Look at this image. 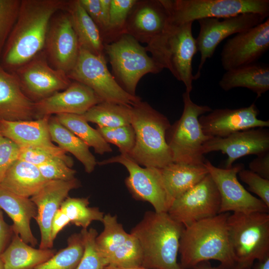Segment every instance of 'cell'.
<instances>
[{
    "label": "cell",
    "instance_id": "obj_1",
    "mask_svg": "<svg viewBox=\"0 0 269 269\" xmlns=\"http://www.w3.org/2000/svg\"><path fill=\"white\" fill-rule=\"evenodd\" d=\"M68 0H21L18 15L3 50L0 64L13 72L43 49L50 22Z\"/></svg>",
    "mask_w": 269,
    "mask_h": 269
},
{
    "label": "cell",
    "instance_id": "obj_2",
    "mask_svg": "<svg viewBox=\"0 0 269 269\" xmlns=\"http://www.w3.org/2000/svg\"><path fill=\"white\" fill-rule=\"evenodd\" d=\"M229 215L220 213L184 228L179 248V264L183 269L210 260L218 261L225 269L236 263L228 238Z\"/></svg>",
    "mask_w": 269,
    "mask_h": 269
},
{
    "label": "cell",
    "instance_id": "obj_3",
    "mask_svg": "<svg viewBox=\"0 0 269 269\" xmlns=\"http://www.w3.org/2000/svg\"><path fill=\"white\" fill-rule=\"evenodd\" d=\"M184 226L167 213L148 211L131 231L142 253L141 266L149 269H183L177 262Z\"/></svg>",
    "mask_w": 269,
    "mask_h": 269
},
{
    "label": "cell",
    "instance_id": "obj_4",
    "mask_svg": "<svg viewBox=\"0 0 269 269\" xmlns=\"http://www.w3.org/2000/svg\"><path fill=\"white\" fill-rule=\"evenodd\" d=\"M131 125L135 140L128 154L139 165L163 168L173 162L166 140V133L170 124L167 118L146 102L132 106Z\"/></svg>",
    "mask_w": 269,
    "mask_h": 269
},
{
    "label": "cell",
    "instance_id": "obj_5",
    "mask_svg": "<svg viewBox=\"0 0 269 269\" xmlns=\"http://www.w3.org/2000/svg\"><path fill=\"white\" fill-rule=\"evenodd\" d=\"M182 100V115L167 130L166 142L173 162L202 165L205 161L203 146L210 137L204 134L199 118L212 110L208 106L194 103L186 92L183 93Z\"/></svg>",
    "mask_w": 269,
    "mask_h": 269
},
{
    "label": "cell",
    "instance_id": "obj_6",
    "mask_svg": "<svg viewBox=\"0 0 269 269\" xmlns=\"http://www.w3.org/2000/svg\"><path fill=\"white\" fill-rule=\"evenodd\" d=\"M193 22L172 23L166 32L149 49L151 57L163 69H168L182 82L190 93L193 89L192 60L197 52L192 33Z\"/></svg>",
    "mask_w": 269,
    "mask_h": 269
},
{
    "label": "cell",
    "instance_id": "obj_7",
    "mask_svg": "<svg viewBox=\"0 0 269 269\" xmlns=\"http://www.w3.org/2000/svg\"><path fill=\"white\" fill-rule=\"evenodd\" d=\"M227 225L236 264L252 268L255 261L269 255V213H233Z\"/></svg>",
    "mask_w": 269,
    "mask_h": 269
},
{
    "label": "cell",
    "instance_id": "obj_8",
    "mask_svg": "<svg viewBox=\"0 0 269 269\" xmlns=\"http://www.w3.org/2000/svg\"><path fill=\"white\" fill-rule=\"evenodd\" d=\"M113 76L129 94L136 96L135 90L140 79L148 73L157 74L163 69L142 46L131 35L123 33L114 41L104 44Z\"/></svg>",
    "mask_w": 269,
    "mask_h": 269
},
{
    "label": "cell",
    "instance_id": "obj_9",
    "mask_svg": "<svg viewBox=\"0 0 269 269\" xmlns=\"http://www.w3.org/2000/svg\"><path fill=\"white\" fill-rule=\"evenodd\" d=\"M171 22L179 24L205 18H225L254 13L267 18L269 0H161Z\"/></svg>",
    "mask_w": 269,
    "mask_h": 269
},
{
    "label": "cell",
    "instance_id": "obj_10",
    "mask_svg": "<svg viewBox=\"0 0 269 269\" xmlns=\"http://www.w3.org/2000/svg\"><path fill=\"white\" fill-rule=\"evenodd\" d=\"M67 75L71 81L89 87L103 102L133 106L141 101L119 85L109 70L105 55H96L80 48L77 62Z\"/></svg>",
    "mask_w": 269,
    "mask_h": 269
},
{
    "label": "cell",
    "instance_id": "obj_11",
    "mask_svg": "<svg viewBox=\"0 0 269 269\" xmlns=\"http://www.w3.org/2000/svg\"><path fill=\"white\" fill-rule=\"evenodd\" d=\"M113 163L122 164L129 172L125 184L134 199L148 202L157 213H167L173 201L164 187L160 169L142 167L128 154H122L97 164L103 165Z\"/></svg>",
    "mask_w": 269,
    "mask_h": 269
},
{
    "label": "cell",
    "instance_id": "obj_12",
    "mask_svg": "<svg viewBox=\"0 0 269 269\" xmlns=\"http://www.w3.org/2000/svg\"><path fill=\"white\" fill-rule=\"evenodd\" d=\"M104 230L98 235L96 243L107 265L120 267L141 266L142 253L137 240L127 233L116 215H104Z\"/></svg>",
    "mask_w": 269,
    "mask_h": 269
},
{
    "label": "cell",
    "instance_id": "obj_13",
    "mask_svg": "<svg viewBox=\"0 0 269 269\" xmlns=\"http://www.w3.org/2000/svg\"><path fill=\"white\" fill-rule=\"evenodd\" d=\"M220 196L208 173L190 189L174 200L167 213L175 221L187 227L219 214Z\"/></svg>",
    "mask_w": 269,
    "mask_h": 269
},
{
    "label": "cell",
    "instance_id": "obj_14",
    "mask_svg": "<svg viewBox=\"0 0 269 269\" xmlns=\"http://www.w3.org/2000/svg\"><path fill=\"white\" fill-rule=\"evenodd\" d=\"M204 165L220 194L219 214L230 211L244 213H269V207L260 199L252 195L239 181L237 175L244 168L243 164H236L230 168H222L205 160Z\"/></svg>",
    "mask_w": 269,
    "mask_h": 269
},
{
    "label": "cell",
    "instance_id": "obj_15",
    "mask_svg": "<svg viewBox=\"0 0 269 269\" xmlns=\"http://www.w3.org/2000/svg\"><path fill=\"white\" fill-rule=\"evenodd\" d=\"M267 17L257 13H247L223 18H205L198 20L199 32L195 39L200 60L195 80L200 77L206 60L211 58L218 45L234 34L244 32L265 21Z\"/></svg>",
    "mask_w": 269,
    "mask_h": 269
},
{
    "label": "cell",
    "instance_id": "obj_16",
    "mask_svg": "<svg viewBox=\"0 0 269 269\" xmlns=\"http://www.w3.org/2000/svg\"><path fill=\"white\" fill-rule=\"evenodd\" d=\"M13 72L24 93L34 102L65 90L72 82L66 72L50 65L43 51Z\"/></svg>",
    "mask_w": 269,
    "mask_h": 269
},
{
    "label": "cell",
    "instance_id": "obj_17",
    "mask_svg": "<svg viewBox=\"0 0 269 269\" xmlns=\"http://www.w3.org/2000/svg\"><path fill=\"white\" fill-rule=\"evenodd\" d=\"M172 24L170 13L161 0H137L128 18L124 33L152 47Z\"/></svg>",
    "mask_w": 269,
    "mask_h": 269
},
{
    "label": "cell",
    "instance_id": "obj_18",
    "mask_svg": "<svg viewBox=\"0 0 269 269\" xmlns=\"http://www.w3.org/2000/svg\"><path fill=\"white\" fill-rule=\"evenodd\" d=\"M43 49L48 62L55 69L67 74L74 67L80 47L66 11L51 18Z\"/></svg>",
    "mask_w": 269,
    "mask_h": 269
},
{
    "label": "cell",
    "instance_id": "obj_19",
    "mask_svg": "<svg viewBox=\"0 0 269 269\" xmlns=\"http://www.w3.org/2000/svg\"><path fill=\"white\" fill-rule=\"evenodd\" d=\"M269 48V18L228 39L221 53L223 68L228 71L257 63Z\"/></svg>",
    "mask_w": 269,
    "mask_h": 269
},
{
    "label": "cell",
    "instance_id": "obj_20",
    "mask_svg": "<svg viewBox=\"0 0 269 269\" xmlns=\"http://www.w3.org/2000/svg\"><path fill=\"white\" fill-rule=\"evenodd\" d=\"M255 103L237 109H216L201 116L199 121L204 134L210 137H224L248 129L269 127V121L259 119Z\"/></svg>",
    "mask_w": 269,
    "mask_h": 269
},
{
    "label": "cell",
    "instance_id": "obj_21",
    "mask_svg": "<svg viewBox=\"0 0 269 269\" xmlns=\"http://www.w3.org/2000/svg\"><path fill=\"white\" fill-rule=\"evenodd\" d=\"M219 151L227 155L225 168H230L243 156L269 152V131L265 128L248 129L224 137H210L204 144V154Z\"/></svg>",
    "mask_w": 269,
    "mask_h": 269
},
{
    "label": "cell",
    "instance_id": "obj_22",
    "mask_svg": "<svg viewBox=\"0 0 269 269\" xmlns=\"http://www.w3.org/2000/svg\"><path fill=\"white\" fill-rule=\"evenodd\" d=\"M76 178L70 180H51L30 198L37 208L35 219L40 232L39 248L52 249L54 242L51 239L52 219L62 203L68 197L69 193L80 186Z\"/></svg>",
    "mask_w": 269,
    "mask_h": 269
},
{
    "label": "cell",
    "instance_id": "obj_23",
    "mask_svg": "<svg viewBox=\"0 0 269 269\" xmlns=\"http://www.w3.org/2000/svg\"><path fill=\"white\" fill-rule=\"evenodd\" d=\"M102 100L89 87L72 81L65 90L34 102L36 119L52 115H83Z\"/></svg>",
    "mask_w": 269,
    "mask_h": 269
},
{
    "label": "cell",
    "instance_id": "obj_24",
    "mask_svg": "<svg viewBox=\"0 0 269 269\" xmlns=\"http://www.w3.org/2000/svg\"><path fill=\"white\" fill-rule=\"evenodd\" d=\"M35 119L34 102L23 91L15 73L5 70L0 64V120Z\"/></svg>",
    "mask_w": 269,
    "mask_h": 269
},
{
    "label": "cell",
    "instance_id": "obj_25",
    "mask_svg": "<svg viewBox=\"0 0 269 269\" xmlns=\"http://www.w3.org/2000/svg\"><path fill=\"white\" fill-rule=\"evenodd\" d=\"M50 117L30 121L0 120V134L20 147L57 149L59 147L52 142L49 132Z\"/></svg>",
    "mask_w": 269,
    "mask_h": 269
},
{
    "label": "cell",
    "instance_id": "obj_26",
    "mask_svg": "<svg viewBox=\"0 0 269 269\" xmlns=\"http://www.w3.org/2000/svg\"><path fill=\"white\" fill-rule=\"evenodd\" d=\"M0 208L12 220L13 234L35 247L37 240L32 232L30 222L37 215V208L30 198L20 197L0 187Z\"/></svg>",
    "mask_w": 269,
    "mask_h": 269
},
{
    "label": "cell",
    "instance_id": "obj_27",
    "mask_svg": "<svg viewBox=\"0 0 269 269\" xmlns=\"http://www.w3.org/2000/svg\"><path fill=\"white\" fill-rule=\"evenodd\" d=\"M47 181L37 166L18 159L5 172L0 187L20 197L30 198Z\"/></svg>",
    "mask_w": 269,
    "mask_h": 269
},
{
    "label": "cell",
    "instance_id": "obj_28",
    "mask_svg": "<svg viewBox=\"0 0 269 269\" xmlns=\"http://www.w3.org/2000/svg\"><path fill=\"white\" fill-rule=\"evenodd\" d=\"M219 85L225 91L245 88L260 98L269 90V65L255 63L226 71Z\"/></svg>",
    "mask_w": 269,
    "mask_h": 269
},
{
    "label": "cell",
    "instance_id": "obj_29",
    "mask_svg": "<svg viewBox=\"0 0 269 269\" xmlns=\"http://www.w3.org/2000/svg\"><path fill=\"white\" fill-rule=\"evenodd\" d=\"M65 10L69 15L80 48L96 55H105L101 33L79 0H68Z\"/></svg>",
    "mask_w": 269,
    "mask_h": 269
},
{
    "label": "cell",
    "instance_id": "obj_30",
    "mask_svg": "<svg viewBox=\"0 0 269 269\" xmlns=\"http://www.w3.org/2000/svg\"><path fill=\"white\" fill-rule=\"evenodd\" d=\"M160 171L165 189L173 202L209 173L204 163L190 165L172 162Z\"/></svg>",
    "mask_w": 269,
    "mask_h": 269
},
{
    "label": "cell",
    "instance_id": "obj_31",
    "mask_svg": "<svg viewBox=\"0 0 269 269\" xmlns=\"http://www.w3.org/2000/svg\"><path fill=\"white\" fill-rule=\"evenodd\" d=\"M56 253L52 249H35L24 242L18 235L13 234L0 257L4 269H34Z\"/></svg>",
    "mask_w": 269,
    "mask_h": 269
},
{
    "label": "cell",
    "instance_id": "obj_32",
    "mask_svg": "<svg viewBox=\"0 0 269 269\" xmlns=\"http://www.w3.org/2000/svg\"><path fill=\"white\" fill-rule=\"evenodd\" d=\"M48 128L52 141L65 152L72 154L82 163L87 173L94 170L97 162L85 142L61 124L55 116L50 117Z\"/></svg>",
    "mask_w": 269,
    "mask_h": 269
},
{
    "label": "cell",
    "instance_id": "obj_33",
    "mask_svg": "<svg viewBox=\"0 0 269 269\" xmlns=\"http://www.w3.org/2000/svg\"><path fill=\"white\" fill-rule=\"evenodd\" d=\"M88 122L98 127L114 128L131 125L132 106L102 102L89 109L82 115Z\"/></svg>",
    "mask_w": 269,
    "mask_h": 269
},
{
    "label": "cell",
    "instance_id": "obj_34",
    "mask_svg": "<svg viewBox=\"0 0 269 269\" xmlns=\"http://www.w3.org/2000/svg\"><path fill=\"white\" fill-rule=\"evenodd\" d=\"M58 122L101 155L112 151L110 145L96 129L92 128L82 115L60 114L55 115Z\"/></svg>",
    "mask_w": 269,
    "mask_h": 269
},
{
    "label": "cell",
    "instance_id": "obj_35",
    "mask_svg": "<svg viewBox=\"0 0 269 269\" xmlns=\"http://www.w3.org/2000/svg\"><path fill=\"white\" fill-rule=\"evenodd\" d=\"M88 198L67 197L60 209L67 216L70 223L87 229L94 221H103L104 214L98 207H90Z\"/></svg>",
    "mask_w": 269,
    "mask_h": 269
},
{
    "label": "cell",
    "instance_id": "obj_36",
    "mask_svg": "<svg viewBox=\"0 0 269 269\" xmlns=\"http://www.w3.org/2000/svg\"><path fill=\"white\" fill-rule=\"evenodd\" d=\"M84 252L81 235L74 233L67 240V246L34 269H76Z\"/></svg>",
    "mask_w": 269,
    "mask_h": 269
},
{
    "label": "cell",
    "instance_id": "obj_37",
    "mask_svg": "<svg viewBox=\"0 0 269 269\" xmlns=\"http://www.w3.org/2000/svg\"><path fill=\"white\" fill-rule=\"evenodd\" d=\"M137 0H111L107 32L104 43H110L124 33L129 14Z\"/></svg>",
    "mask_w": 269,
    "mask_h": 269
},
{
    "label": "cell",
    "instance_id": "obj_38",
    "mask_svg": "<svg viewBox=\"0 0 269 269\" xmlns=\"http://www.w3.org/2000/svg\"><path fill=\"white\" fill-rule=\"evenodd\" d=\"M84 252L76 269H104L107 264L100 255L96 243L98 234L94 228L81 231Z\"/></svg>",
    "mask_w": 269,
    "mask_h": 269
},
{
    "label": "cell",
    "instance_id": "obj_39",
    "mask_svg": "<svg viewBox=\"0 0 269 269\" xmlns=\"http://www.w3.org/2000/svg\"><path fill=\"white\" fill-rule=\"evenodd\" d=\"M96 130L109 144L117 146L122 154H129L135 144V133L131 125L114 127H97Z\"/></svg>",
    "mask_w": 269,
    "mask_h": 269
},
{
    "label": "cell",
    "instance_id": "obj_40",
    "mask_svg": "<svg viewBox=\"0 0 269 269\" xmlns=\"http://www.w3.org/2000/svg\"><path fill=\"white\" fill-rule=\"evenodd\" d=\"M21 0H0V59L16 21Z\"/></svg>",
    "mask_w": 269,
    "mask_h": 269
},
{
    "label": "cell",
    "instance_id": "obj_41",
    "mask_svg": "<svg viewBox=\"0 0 269 269\" xmlns=\"http://www.w3.org/2000/svg\"><path fill=\"white\" fill-rule=\"evenodd\" d=\"M57 158L64 160L70 167L74 164L72 158L60 147L55 150L35 147H20L18 159L38 166Z\"/></svg>",
    "mask_w": 269,
    "mask_h": 269
},
{
    "label": "cell",
    "instance_id": "obj_42",
    "mask_svg": "<svg viewBox=\"0 0 269 269\" xmlns=\"http://www.w3.org/2000/svg\"><path fill=\"white\" fill-rule=\"evenodd\" d=\"M47 181L70 180L74 179L76 171L60 158H55L37 166Z\"/></svg>",
    "mask_w": 269,
    "mask_h": 269
},
{
    "label": "cell",
    "instance_id": "obj_43",
    "mask_svg": "<svg viewBox=\"0 0 269 269\" xmlns=\"http://www.w3.org/2000/svg\"><path fill=\"white\" fill-rule=\"evenodd\" d=\"M240 179L269 207V179L264 178L250 170H241L238 174Z\"/></svg>",
    "mask_w": 269,
    "mask_h": 269
},
{
    "label": "cell",
    "instance_id": "obj_44",
    "mask_svg": "<svg viewBox=\"0 0 269 269\" xmlns=\"http://www.w3.org/2000/svg\"><path fill=\"white\" fill-rule=\"evenodd\" d=\"M20 147L0 134V183L11 164L19 158Z\"/></svg>",
    "mask_w": 269,
    "mask_h": 269
},
{
    "label": "cell",
    "instance_id": "obj_45",
    "mask_svg": "<svg viewBox=\"0 0 269 269\" xmlns=\"http://www.w3.org/2000/svg\"><path fill=\"white\" fill-rule=\"evenodd\" d=\"M79 1L87 14L98 27L103 37L105 27L100 0H79Z\"/></svg>",
    "mask_w": 269,
    "mask_h": 269
},
{
    "label": "cell",
    "instance_id": "obj_46",
    "mask_svg": "<svg viewBox=\"0 0 269 269\" xmlns=\"http://www.w3.org/2000/svg\"><path fill=\"white\" fill-rule=\"evenodd\" d=\"M249 167L260 176L269 179V151L257 155L249 163Z\"/></svg>",
    "mask_w": 269,
    "mask_h": 269
},
{
    "label": "cell",
    "instance_id": "obj_47",
    "mask_svg": "<svg viewBox=\"0 0 269 269\" xmlns=\"http://www.w3.org/2000/svg\"><path fill=\"white\" fill-rule=\"evenodd\" d=\"M70 224L67 216L59 208L52 219L51 228V239L54 242L58 233Z\"/></svg>",
    "mask_w": 269,
    "mask_h": 269
},
{
    "label": "cell",
    "instance_id": "obj_48",
    "mask_svg": "<svg viewBox=\"0 0 269 269\" xmlns=\"http://www.w3.org/2000/svg\"><path fill=\"white\" fill-rule=\"evenodd\" d=\"M13 234L12 227L9 226L4 221L2 210L0 208V254L10 243Z\"/></svg>",
    "mask_w": 269,
    "mask_h": 269
},
{
    "label": "cell",
    "instance_id": "obj_49",
    "mask_svg": "<svg viewBox=\"0 0 269 269\" xmlns=\"http://www.w3.org/2000/svg\"><path fill=\"white\" fill-rule=\"evenodd\" d=\"M252 269H269V255L254 263Z\"/></svg>",
    "mask_w": 269,
    "mask_h": 269
},
{
    "label": "cell",
    "instance_id": "obj_50",
    "mask_svg": "<svg viewBox=\"0 0 269 269\" xmlns=\"http://www.w3.org/2000/svg\"><path fill=\"white\" fill-rule=\"evenodd\" d=\"M191 269H225V268L221 265L215 267L213 266L209 261H205L198 264Z\"/></svg>",
    "mask_w": 269,
    "mask_h": 269
},
{
    "label": "cell",
    "instance_id": "obj_51",
    "mask_svg": "<svg viewBox=\"0 0 269 269\" xmlns=\"http://www.w3.org/2000/svg\"><path fill=\"white\" fill-rule=\"evenodd\" d=\"M104 269H149L142 266L133 267H120L113 266H107Z\"/></svg>",
    "mask_w": 269,
    "mask_h": 269
},
{
    "label": "cell",
    "instance_id": "obj_52",
    "mask_svg": "<svg viewBox=\"0 0 269 269\" xmlns=\"http://www.w3.org/2000/svg\"><path fill=\"white\" fill-rule=\"evenodd\" d=\"M225 269H252L251 267L243 266L235 263L234 265Z\"/></svg>",
    "mask_w": 269,
    "mask_h": 269
},
{
    "label": "cell",
    "instance_id": "obj_53",
    "mask_svg": "<svg viewBox=\"0 0 269 269\" xmlns=\"http://www.w3.org/2000/svg\"><path fill=\"white\" fill-rule=\"evenodd\" d=\"M0 269H4L3 263L0 257Z\"/></svg>",
    "mask_w": 269,
    "mask_h": 269
}]
</instances>
